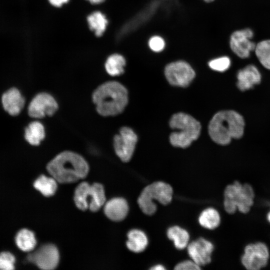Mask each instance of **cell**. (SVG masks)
I'll return each mask as SVG.
<instances>
[{
  "label": "cell",
  "instance_id": "obj_22",
  "mask_svg": "<svg viewBox=\"0 0 270 270\" xmlns=\"http://www.w3.org/2000/svg\"><path fill=\"white\" fill-rule=\"evenodd\" d=\"M126 64V60L122 55L114 54L107 58L104 67L108 74L112 76H118L124 73Z\"/></svg>",
  "mask_w": 270,
  "mask_h": 270
},
{
  "label": "cell",
  "instance_id": "obj_29",
  "mask_svg": "<svg viewBox=\"0 0 270 270\" xmlns=\"http://www.w3.org/2000/svg\"><path fill=\"white\" fill-rule=\"evenodd\" d=\"M148 45L152 51L158 52L164 50L166 42L162 37L159 36H154L149 39Z\"/></svg>",
  "mask_w": 270,
  "mask_h": 270
},
{
  "label": "cell",
  "instance_id": "obj_11",
  "mask_svg": "<svg viewBox=\"0 0 270 270\" xmlns=\"http://www.w3.org/2000/svg\"><path fill=\"white\" fill-rule=\"evenodd\" d=\"M59 258L57 248L50 244L42 246L27 256L30 262L44 270L54 269L58 264Z\"/></svg>",
  "mask_w": 270,
  "mask_h": 270
},
{
  "label": "cell",
  "instance_id": "obj_26",
  "mask_svg": "<svg viewBox=\"0 0 270 270\" xmlns=\"http://www.w3.org/2000/svg\"><path fill=\"white\" fill-rule=\"evenodd\" d=\"M256 55L260 64L270 70V40H265L256 44Z\"/></svg>",
  "mask_w": 270,
  "mask_h": 270
},
{
  "label": "cell",
  "instance_id": "obj_16",
  "mask_svg": "<svg viewBox=\"0 0 270 270\" xmlns=\"http://www.w3.org/2000/svg\"><path fill=\"white\" fill-rule=\"evenodd\" d=\"M2 100L4 110L13 116L20 113L25 102L24 97L16 88H12L4 93Z\"/></svg>",
  "mask_w": 270,
  "mask_h": 270
},
{
  "label": "cell",
  "instance_id": "obj_30",
  "mask_svg": "<svg viewBox=\"0 0 270 270\" xmlns=\"http://www.w3.org/2000/svg\"><path fill=\"white\" fill-rule=\"evenodd\" d=\"M174 269L176 270H200V268L192 260H186L178 263Z\"/></svg>",
  "mask_w": 270,
  "mask_h": 270
},
{
  "label": "cell",
  "instance_id": "obj_12",
  "mask_svg": "<svg viewBox=\"0 0 270 270\" xmlns=\"http://www.w3.org/2000/svg\"><path fill=\"white\" fill-rule=\"evenodd\" d=\"M253 36V31L249 28L234 31L230 37L232 50L240 58H248L256 46V44L252 40Z\"/></svg>",
  "mask_w": 270,
  "mask_h": 270
},
{
  "label": "cell",
  "instance_id": "obj_3",
  "mask_svg": "<svg viewBox=\"0 0 270 270\" xmlns=\"http://www.w3.org/2000/svg\"><path fill=\"white\" fill-rule=\"evenodd\" d=\"M244 122L242 116L234 110H223L212 117L208 125V133L216 143L226 145L232 138H240L244 134Z\"/></svg>",
  "mask_w": 270,
  "mask_h": 270
},
{
  "label": "cell",
  "instance_id": "obj_23",
  "mask_svg": "<svg viewBox=\"0 0 270 270\" xmlns=\"http://www.w3.org/2000/svg\"><path fill=\"white\" fill-rule=\"evenodd\" d=\"M168 238L173 240L176 248L182 250L187 247L190 236L188 232L178 226L170 228L167 231Z\"/></svg>",
  "mask_w": 270,
  "mask_h": 270
},
{
  "label": "cell",
  "instance_id": "obj_24",
  "mask_svg": "<svg viewBox=\"0 0 270 270\" xmlns=\"http://www.w3.org/2000/svg\"><path fill=\"white\" fill-rule=\"evenodd\" d=\"M56 182L52 176L48 177L42 175L34 181V186L44 196H50L54 195L56 190Z\"/></svg>",
  "mask_w": 270,
  "mask_h": 270
},
{
  "label": "cell",
  "instance_id": "obj_35",
  "mask_svg": "<svg viewBox=\"0 0 270 270\" xmlns=\"http://www.w3.org/2000/svg\"><path fill=\"white\" fill-rule=\"evenodd\" d=\"M203 0L206 2H212L214 1V0Z\"/></svg>",
  "mask_w": 270,
  "mask_h": 270
},
{
  "label": "cell",
  "instance_id": "obj_8",
  "mask_svg": "<svg viewBox=\"0 0 270 270\" xmlns=\"http://www.w3.org/2000/svg\"><path fill=\"white\" fill-rule=\"evenodd\" d=\"M270 257L268 246L263 242H258L245 246L240 261L248 270H260L268 265Z\"/></svg>",
  "mask_w": 270,
  "mask_h": 270
},
{
  "label": "cell",
  "instance_id": "obj_31",
  "mask_svg": "<svg viewBox=\"0 0 270 270\" xmlns=\"http://www.w3.org/2000/svg\"><path fill=\"white\" fill-rule=\"evenodd\" d=\"M49 2L53 6L57 8L62 6L64 4L67 3L69 0H48Z\"/></svg>",
  "mask_w": 270,
  "mask_h": 270
},
{
  "label": "cell",
  "instance_id": "obj_33",
  "mask_svg": "<svg viewBox=\"0 0 270 270\" xmlns=\"http://www.w3.org/2000/svg\"><path fill=\"white\" fill-rule=\"evenodd\" d=\"M152 270H165V268L162 265H156L150 268Z\"/></svg>",
  "mask_w": 270,
  "mask_h": 270
},
{
  "label": "cell",
  "instance_id": "obj_4",
  "mask_svg": "<svg viewBox=\"0 0 270 270\" xmlns=\"http://www.w3.org/2000/svg\"><path fill=\"white\" fill-rule=\"evenodd\" d=\"M255 194L252 186L236 180L228 185L224 191V207L229 214L237 210L242 214L248 213L254 204Z\"/></svg>",
  "mask_w": 270,
  "mask_h": 270
},
{
  "label": "cell",
  "instance_id": "obj_34",
  "mask_svg": "<svg viewBox=\"0 0 270 270\" xmlns=\"http://www.w3.org/2000/svg\"><path fill=\"white\" fill-rule=\"evenodd\" d=\"M266 218H267L268 221L270 224V211L267 214Z\"/></svg>",
  "mask_w": 270,
  "mask_h": 270
},
{
  "label": "cell",
  "instance_id": "obj_7",
  "mask_svg": "<svg viewBox=\"0 0 270 270\" xmlns=\"http://www.w3.org/2000/svg\"><path fill=\"white\" fill-rule=\"evenodd\" d=\"M74 200L76 206L80 210L89 209L96 212L106 202L104 186L98 183L90 184L82 182L76 188Z\"/></svg>",
  "mask_w": 270,
  "mask_h": 270
},
{
  "label": "cell",
  "instance_id": "obj_27",
  "mask_svg": "<svg viewBox=\"0 0 270 270\" xmlns=\"http://www.w3.org/2000/svg\"><path fill=\"white\" fill-rule=\"evenodd\" d=\"M209 67L216 71L222 72L227 70L230 66V58L226 56H220L210 60Z\"/></svg>",
  "mask_w": 270,
  "mask_h": 270
},
{
  "label": "cell",
  "instance_id": "obj_13",
  "mask_svg": "<svg viewBox=\"0 0 270 270\" xmlns=\"http://www.w3.org/2000/svg\"><path fill=\"white\" fill-rule=\"evenodd\" d=\"M58 108V103L52 96L41 92L36 95L30 102L28 107V114L30 117L40 118L46 116H52Z\"/></svg>",
  "mask_w": 270,
  "mask_h": 270
},
{
  "label": "cell",
  "instance_id": "obj_15",
  "mask_svg": "<svg viewBox=\"0 0 270 270\" xmlns=\"http://www.w3.org/2000/svg\"><path fill=\"white\" fill-rule=\"evenodd\" d=\"M238 88L242 91L249 90L261 80L260 74L257 68L250 64L240 70L237 74Z\"/></svg>",
  "mask_w": 270,
  "mask_h": 270
},
{
  "label": "cell",
  "instance_id": "obj_6",
  "mask_svg": "<svg viewBox=\"0 0 270 270\" xmlns=\"http://www.w3.org/2000/svg\"><path fill=\"white\" fill-rule=\"evenodd\" d=\"M173 190L172 186L162 182H156L148 185L142 190L138 203L142 211L147 215H152L156 210V205L154 200L166 205L172 198Z\"/></svg>",
  "mask_w": 270,
  "mask_h": 270
},
{
  "label": "cell",
  "instance_id": "obj_17",
  "mask_svg": "<svg viewBox=\"0 0 270 270\" xmlns=\"http://www.w3.org/2000/svg\"><path fill=\"white\" fill-rule=\"evenodd\" d=\"M128 206L123 198H116L107 202L104 206L106 216L114 221H120L128 214Z\"/></svg>",
  "mask_w": 270,
  "mask_h": 270
},
{
  "label": "cell",
  "instance_id": "obj_19",
  "mask_svg": "<svg viewBox=\"0 0 270 270\" xmlns=\"http://www.w3.org/2000/svg\"><path fill=\"white\" fill-rule=\"evenodd\" d=\"M86 20L90 29L95 35L98 37L102 36L108 24L106 16L100 11H95L87 16Z\"/></svg>",
  "mask_w": 270,
  "mask_h": 270
},
{
  "label": "cell",
  "instance_id": "obj_2",
  "mask_svg": "<svg viewBox=\"0 0 270 270\" xmlns=\"http://www.w3.org/2000/svg\"><path fill=\"white\" fill-rule=\"evenodd\" d=\"M92 98L100 114L114 116L124 110L128 102V93L120 82L110 81L98 86L94 92Z\"/></svg>",
  "mask_w": 270,
  "mask_h": 270
},
{
  "label": "cell",
  "instance_id": "obj_21",
  "mask_svg": "<svg viewBox=\"0 0 270 270\" xmlns=\"http://www.w3.org/2000/svg\"><path fill=\"white\" fill-rule=\"evenodd\" d=\"M15 241L18 247L24 252L32 251L36 244L34 233L26 228L22 229L17 233Z\"/></svg>",
  "mask_w": 270,
  "mask_h": 270
},
{
  "label": "cell",
  "instance_id": "obj_20",
  "mask_svg": "<svg viewBox=\"0 0 270 270\" xmlns=\"http://www.w3.org/2000/svg\"><path fill=\"white\" fill-rule=\"evenodd\" d=\"M45 137L44 126L39 122L30 123L25 130L24 138L31 145L38 146Z\"/></svg>",
  "mask_w": 270,
  "mask_h": 270
},
{
  "label": "cell",
  "instance_id": "obj_9",
  "mask_svg": "<svg viewBox=\"0 0 270 270\" xmlns=\"http://www.w3.org/2000/svg\"><path fill=\"white\" fill-rule=\"evenodd\" d=\"M164 74L169 83L173 86H186L195 76V72L186 62L178 60L168 64Z\"/></svg>",
  "mask_w": 270,
  "mask_h": 270
},
{
  "label": "cell",
  "instance_id": "obj_25",
  "mask_svg": "<svg viewBox=\"0 0 270 270\" xmlns=\"http://www.w3.org/2000/svg\"><path fill=\"white\" fill-rule=\"evenodd\" d=\"M198 222L203 227L214 230L220 224V217L218 212L214 208H210L202 212L200 214Z\"/></svg>",
  "mask_w": 270,
  "mask_h": 270
},
{
  "label": "cell",
  "instance_id": "obj_1",
  "mask_svg": "<svg viewBox=\"0 0 270 270\" xmlns=\"http://www.w3.org/2000/svg\"><path fill=\"white\" fill-rule=\"evenodd\" d=\"M46 168L57 182L66 184L75 182L85 178L89 167L80 155L70 151L63 152L51 160Z\"/></svg>",
  "mask_w": 270,
  "mask_h": 270
},
{
  "label": "cell",
  "instance_id": "obj_10",
  "mask_svg": "<svg viewBox=\"0 0 270 270\" xmlns=\"http://www.w3.org/2000/svg\"><path fill=\"white\" fill-rule=\"evenodd\" d=\"M138 138L134 132L128 127H122L114 138L115 152L124 162H128L134 154Z\"/></svg>",
  "mask_w": 270,
  "mask_h": 270
},
{
  "label": "cell",
  "instance_id": "obj_28",
  "mask_svg": "<svg viewBox=\"0 0 270 270\" xmlns=\"http://www.w3.org/2000/svg\"><path fill=\"white\" fill-rule=\"evenodd\" d=\"M16 259L10 252H3L0 253V270H12L14 268Z\"/></svg>",
  "mask_w": 270,
  "mask_h": 270
},
{
  "label": "cell",
  "instance_id": "obj_32",
  "mask_svg": "<svg viewBox=\"0 0 270 270\" xmlns=\"http://www.w3.org/2000/svg\"><path fill=\"white\" fill-rule=\"evenodd\" d=\"M94 4H98L102 3L105 0H86Z\"/></svg>",
  "mask_w": 270,
  "mask_h": 270
},
{
  "label": "cell",
  "instance_id": "obj_18",
  "mask_svg": "<svg viewBox=\"0 0 270 270\" xmlns=\"http://www.w3.org/2000/svg\"><path fill=\"white\" fill-rule=\"evenodd\" d=\"M126 246L129 250L134 252H143L148 244L146 234L140 230L134 229L128 233Z\"/></svg>",
  "mask_w": 270,
  "mask_h": 270
},
{
  "label": "cell",
  "instance_id": "obj_14",
  "mask_svg": "<svg viewBox=\"0 0 270 270\" xmlns=\"http://www.w3.org/2000/svg\"><path fill=\"white\" fill-rule=\"evenodd\" d=\"M214 248V245L210 242L202 238L191 242L187 246L189 256L200 266L210 262Z\"/></svg>",
  "mask_w": 270,
  "mask_h": 270
},
{
  "label": "cell",
  "instance_id": "obj_5",
  "mask_svg": "<svg viewBox=\"0 0 270 270\" xmlns=\"http://www.w3.org/2000/svg\"><path fill=\"white\" fill-rule=\"evenodd\" d=\"M170 125L172 128L178 130L172 132L170 136V142L174 146L186 148L200 134V123L188 114L180 112L174 114Z\"/></svg>",
  "mask_w": 270,
  "mask_h": 270
}]
</instances>
